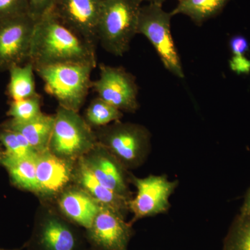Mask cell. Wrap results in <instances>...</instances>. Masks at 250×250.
Segmentation results:
<instances>
[{"label": "cell", "instance_id": "obj_13", "mask_svg": "<svg viewBox=\"0 0 250 250\" xmlns=\"http://www.w3.org/2000/svg\"><path fill=\"white\" fill-rule=\"evenodd\" d=\"M36 164L40 195L50 196L62 192L73 178L72 162L59 157L49 149L39 153Z\"/></svg>", "mask_w": 250, "mask_h": 250}, {"label": "cell", "instance_id": "obj_22", "mask_svg": "<svg viewBox=\"0 0 250 250\" xmlns=\"http://www.w3.org/2000/svg\"><path fill=\"white\" fill-rule=\"evenodd\" d=\"M0 145L4 149V156L10 157H36L39 154L22 134L1 126Z\"/></svg>", "mask_w": 250, "mask_h": 250}, {"label": "cell", "instance_id": "obj_20", "mask_svg": "<svg viewBox=\"0 0 250 250\" xmlns=\"http://www.w3.org/2000/svg\"><path fill=\"white\" fill-rule=\"evenodd\" d=\"M8 72L9 82L6 93L11 101L31 98L39 94L36 88L35 68L31 62L13 67Z\"/></svg>", "mask_w": 250, "mask_h": 250}, {"label": "cell", "instance_id": "obj_31", "mask_svg": "<svg viewBox=\"0 0 250 250\" xmlns=\"http://www.w3.org/2000/svg\"><path fill=\"white\" fill-rule=\"evenodd\" d=\"M3 156H4V149H3V147H1V145H0V164H1V159H2Z\"/></svg>", "mask_w": 250, "mask_h": 250}, {"label": "cell", "instance_id": "obj_9", "mask_svg": "<svg viewBox=\"0 0 250 250\" xmlns=\"http://www.w3.org/2000/svg\"><path fill=\"white\" fill-rule=\"evenodd\" d=\"M130 179L137 191L128 203L134 220L161 214L169 209V200L178 185L177 181H170L163 175H149L143 178L131 175Z\"/></svg>", "mask_w": 250, "mask_h": 250}, {"label": "cell", "instance_id": "obj_26", "mask_svg": "<svg viewBox=\"0 0 250 250\" xmlns=\"http://www.w3.org/2000/svg\"><path fill=\"white\" fill-rule=\"evenodd\" d=\"M55 0H29V15L37 21L47 14Z\"/></svg>", "mask_w": 250, "mask_h": 250}, {"label": "cell", "instance_id": "obj_14", "mask_svg": "<svg viewBox=\"0 0 250 250\" xmlns=\"http://www.w3.org/2000/svg\"><path fill=\"white\" fill-rule=\"evenodd\" d=\"M58 205L62 214L86 229L91 227L102 207L79 187L64 190L59 197Z\"/></svg>", "mask_w": 250, "mask_h": 250}, {"label": "cell", "instance_id": "obj_5", "mask_svg": "<svg viewBox=\"0 0 250 250\" xmlns=\"http://www.w3.org/2000/svg\"><path fill=\"white\" fill-rule=\"evenodd\" d=\"M95 131L79 112L59 106L48 149L54 154L73 162L78 161L98 144Z\"/></svg>", "mask_w": 250, "mask_h": 250}, {"label": "cell", "instance_id": "obj_8", "mask_svg": "<svg viewBox=\"0 0 250 250\" xmlns=\"http://www.w3.org/2000/svg\"><path fill=\"white\" fill-rule=\"evenodd\" d=\"M35 24L29 14L0 21V72L29 62Z\"/></svg>", "mask_w": 250, "mask_h": 250}, {"label": "cell", "instance_id": "obj_29", "mask_svg": "<svg viewBox=\"0 0 250 250\" xmlns=\"http://www.w3.org/2000/svg\"><path fill=\"white\" fill-rule=\"evenodd\" d=\"M241 215L250 214V188L249 191L247 193L246 199H245L244 203L242 207L241 210Z\"/></svg>", "mask_w": 250, "mask_h": 250}, {"label": "cell", "instance_id": "obj_11", "mask_svg": "<svg viewBox=\"0 0 250 250\" xmlns=\"http://www.w3.org/2000/svg\"><path fill=\"white\" fill-rule=\"evenodd\" d=\"M87 231L90 241L100 250H127L132 235L123 213L104 206Z\"/></svg>", "mask_w": 250, "mask_h": 250}, {"label": "cell", "instance_id": "obj_12", "mask_svg": "<svg viewBox=\"0 0 250 250\" xmlns=\"http://www.w3.org/2000/svg\"><path fill=\"white\" fill-rule=\"evenodd\" d=\"M99 182L118 195L131 200L125 167L104 146L98 143L82 157Z\"/></svg>", "mask_w": 250, "mask_h": 250}, {"label": "cell", "instance_id": "obj_23", "mask_svg": "<svg viewBox=\"0 0 250 250\" xmlns=\"http://www.w3.org/2000/svg\"><path fill=\"white\" fill-rule=\"evenodd\" d=\"M224 250H250V214L237 217L225 239Z\"/></svg>", "mask_w": 250, "mask_h": 250}, {"label": "cell", "instance_id": "obj_10", "mask_svg": "<svg viewBox=\"0 0 250 250\" xmlns=\"http://www.w3.org/2000/svg\"><path fill=\"white\" fill-rule=\"evenodd\" d=\"M103 0H55L49 11L85 41L95 45Z\"/></svg>", "mask_w": 250, "mask_h": 250}, {"label": "cell", "instance_id": "obj_30", "mask_svg": "<svg viewBox=\"0 0 250 250\" xmlns=\"http://www.w3.org/2000/svg\"><path fill=\"white\" fill-rule=\"evenodd\" d=\"M143 1H147L149 3H152V4H156L161 5L162 6L163 4L166 1V0H142Z\"/></svg>", "mask_w": 250, "mask_h": 250}, {"label": "cell", "instance_id": "obj_15", "mask_svg": "<svg viewBox=\"0 0 250 250\" xmlns=\"http://www.w3.org/2000/svg\"><path fill=\"white\" fill-rule=\"evenodd\" d=\"M77 161L76 167L74 168L73 178L79 187L89 194L102 206L109 207L123 214L126 210H129L128 203L129 200L112 191L100 183L90 172L82 158Z\"/></svg>", "mask_w": 250, "mask_h": 250}, {"label": "cell", "instance_id": "obj_19", "mask_svg": "<svg viewBox=\"0 0 250 250\" xmlns=\"http://www.w3.org/2000/svg\"><path fill=\"white\" fill-rule=\"evenodd\" d=\"M230 0H178L172 11V16L183 14L191 19L197 26L210 18L218 16Z\"/></svg>", "mask_w": 250, "mask_h": 250}, {"label": "cell", "instance_id": "obj_32", "mask_svg": "<svg viewBox=\"0 0 250 250\" xmlns=\"http://www.w3.org/2000/svg\"><path fill=\"white\" fill-rule=\"evenodd\" d=\"M0 250H20L19 249H14V250L0 249Z\"/></svg>", "mask_w": 250, "mask_h": 250}, {"label": "cell", "instance_id": "obj_3", "mask_svg": "<svg viewBox=\"0 0 250 250\" xmlns=\"http://www.w3.org/2000/svg\"><path fill=\"white\" fill-rule=\"evenodd\" d=\"M95 67L82 62H66L35 69L44 83L46 93L59 106L79 112L92 88L90 79Z\"/></svg>", "mask_w": 250, "mask_h": 250}, {"label": "cell", "instance_id": "obj_4", "mask_svg": "<svg viewBox=\"0 0 250 250\" xmlns=\"http://www.w3.org/2000/svg\"><path fill=\"white\" fill-rule=\"evenodd\" d=\"M97 141L125 168L142 165L150 151L151 134L146 126L117 121L95 131Z\"/></svg>", "mask_w": 250, "mask_h": 250}, {"label": "cell", "instance_id": "obj_2", "mask_svg": "<svg viewBox=\"0 0 250 250\" xmlns=\"http://www.w3.org/2000/svg\"><path fill=\"white\" fill-rule=\"evenodd\" d=\"M142 0H103L97 27V39L102 47L116 57L129 51L138 34Z\"/></svg>", "mask_w": 250, "mask_h": 250}, {"label": "cell", "instance_id": "obj_28", "mask_svg": "<svg viewBox=\"0 0 250 250\" xmlns=\"http://www.w3.org/2000/svg\"><path fill=\"white\" fill-rule=\"evenodd\" d=\"M229 47L232 54H246L250 45L246 38L238 35L233 36L229 41Z\"/></svg>", "mask_w": 250, "mask_h": 250}, {"label": "cell", "instance_id": "obj_27", "mask_svg": "<svg viewBox=\"0 0 250 250\" xmlns=\"http://www.w3.org/2000/svg\"><path fill=\"white\" fill-rule=\"evenodd\" d=\"M246 54H232L229 61V66L233 72L238 75H247L250 72V60Z\"/></svg>", "mask_w": 250, "mask_h": 250}, {"label": "cell", "instance_id": "obj_21", "mask_svg": "<svg viewBox=\"0 0 250 250\" xmlns=\"http://www.w3.org/2000/svg\"><path fill=\"white\" fill-rule=\"evenodd\" d=\"M123 118V112L99 97L90 102L83 117L87 124L93 129L120 121Z\"/></svg>", "mask_w": 250, "mask_h": 250}, {"label": "cell", "instance_id": "obj_16", "mask_svg": "<svg viewBox=\"0 0 250 250\" xmlns=\"http://www.w3.org/2000/svg\"><path fill=\"white\" fill-rule=\"evenodd\" d=\"M41 250H76V235L68 225L57 216H49L41 223L36 234Z\"/></svg>", "mask_w": 250, "mask_h": 250}, {"label": "cell", "instance_id": "obj_25", "mask_svg": "<svg viewBox=\"0 0 250 250\" xmlns=\"http://www.w3.org/2000/svg\"><path fill=\"white\" fill-rule=\"evenodd\" d=\"M29 14V0H0V21Z\"/></svg>", "mask_w": 250, "mask_h": 250}, {"label": "cell", "instance_id": "obj_24", "mask_svg": "<svg viewBox=\"0 0 250 250\" xmlns=\"http://www.w3.org/2000/svg\"><path fill=\"white\" fill-rule=\"evenodd\" d=\"M42 98L39 94L31 98L10 102L7 116L18 122H26L34 119L42 113Z\"/></svg>", "mask_w": 250, "mask_h": 250}, {"label": "cell", "instance_id": "obj_6", "mask_svg": "<svg viewBox=\"0 0 250 250\" xmlns=\"http://www.w3.org/2000/svg\"><path fill=\"white\" fill-rule=\"evenodd\" d=\"M172 17L161 5L149 3L141 6L137 33L146 36L151 42L166 70L179 78H184L182 62L171 34Z\"/></svg>", "mask_w": 250, "mask_h": 250}, {"label": "cell", "instance_id": "obj_1", "mask_svg": "<svg viewBox=\"0 0 250 250\" xmlns=\"http://www.w3.org/2000/svg\"><path fill=\"white\" fill-rule=\"evenodd\" d=\"M29 62L34 68L66 62L97 66L95 45L85 41L48 11L36 21Z\"/></svg>", "mask_w": 250, "mask_h": 250}, {"label": "cell", "instance_id": "obj_17", "mask_svg": "<svg viewBox=\"0 0 250 250\" xmlns=\"http://www.w3.org/2000/svg\"><path fill=\"white\" fill-rule=\"evenodd\" d=\"M54 124V115L41 113L31 121L18 122L10 118L1 125L22 134L36 152L47 150Z\"/></svg>", "mask_w": 250, "mask_h": 250}, {"label": "cell", "instance_id": "obj_18", "mask_svg": "<svg viewBox=\"0 0 250 250\" xmlns=\"http://www.w3.org/2000/svg\"><path fill=\"white\" fill-rule=\"evenodd\" d=\"M36 156L14 158L3 156L0 165L7 171L11 182L16 187L22 190L40 194L36 174Z\"/></svg>", "mask_w": 250, "mask_h": 250}, {"label": "cell", "instance_id": "obj_7", "mask_svg": "<svg viewBox=\"0 0 250 250\" xmlns=\"http://www.w3.org/2000/svg\"><path fill=\"white\" fill-rule=\"evenodd\" d=\"M99 70V78L92 82L91 88L98 97L122 112L137 111L139 88L136 77L122 66L101 63Z\"/></svg>", "mask_w": 250, "mask_h": 250}]
</instances>
